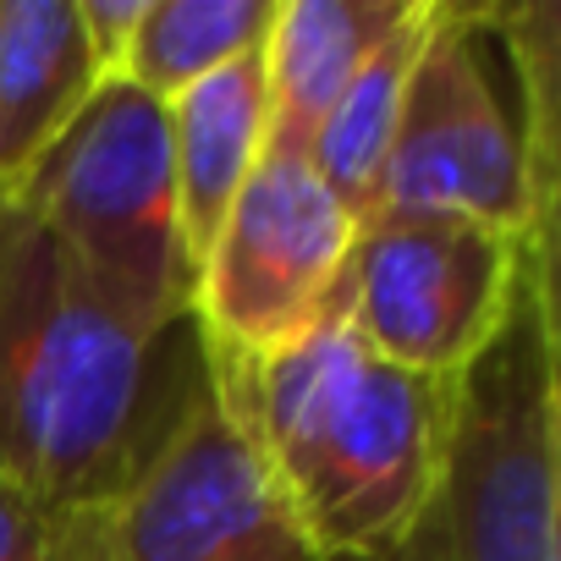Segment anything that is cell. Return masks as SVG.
Segmentation results:
<instances>
[{"instance_id": "obj_1", "label": "cell", "mask_w": 561, "mask_h": 561, "mask_svg": "<svg viewBox=\"0 0 561 561\" xmlns=\"http://www.w3.org/2000/svg\"><path fill=\"white\" fill-rule=\"evenodd\" d=\"M176 336V331H171ZM133 325L23 209L0 204V473L39 506L105 517L198 380V342Z\"/></svg>"}, {"instance_id": "obj_2", "label": "cell", "mask_w": 561, "mask_h": 561, "mask_svg": "<svg viewBox=\"0 0 561 561\" xmlns=\"http://www.w3.org/2000/svg\"><path fill=\"white\" fill-rule=\"evenodd\" d=\"M204 375L275 473L314 561H380L408 534L435 479L451 380L369 353L342 304L293 347L259 364L204 358Z\"/></svg>"}, {"instance_id": "obj_3", "label": "cell", "mask_w": 561, "mask_h": 561, "mask_svg": "<svg viewBox=\"0 0 561 561\" xmlns=\"http://www.w3.org/2000/svg\"><path fill=\"white\" fill-rule=\"evenodd\" d=\"M380 561H561L556 253L528 264L512 320L451 380L430 495Z\"/></svg>"}, {"instance_id": "obj_4", "label": "cell", "mask_w": 561, "mask_h": 561, "mask_svg": "<svg viewBox=\"0 0 561 561\" xmlns=\"http://www.w3.org/2000/svg\"><path fill=\"white\" fill-rule=\"evenodd\" d=\"M12 209L45 226L149 336L187 325L193 264L176 220L171 116L149 94L100 83Z\"/></svg>"}, {"instance_id": "obj_5", "label": "cell", "mask_w": 561, "mask_h": 561, "mask_svg": "<svg viewBox=\"0 0 561 561\" xmlns=\"http://www.w3.org/2000/svg\"><path fill=\"white\" fill-rule=\"evenodd\" d=\"M358 220L325 193L309 160L264 154L193 275L198 353L215 364H259L293 347L342 304Z\"/></svg>"}, {"instance_id": "obj_6", "label": "cell", "mask_w": 561, "mask_h": 561, "mask_svg": "<svg viewBox=\"0 0 561 561\" xmlns=\"http://www.w3.org/2000/svg\"><path fill=\"white\" fill-rule=\"evenodd\" d=\"M484 7L440 0V23L402 100L380 215L473 220L517 237L534 253H556V231L534 209L517 116L501 105L484 72Z\"/></svg>"}, {"instance_id": "obj_7", "label": "cell", "mask_w": 561, "mask_h": 561, "mask_svg": "<svg viewBox=\"0 0 561 561\" xmlns=\"http://www.w3.org/2000/svg\"><path fill=\"white\" fill-rule=\"evenodd\" d=\"M539 253L506 231L440 215H380L358 226L342 314L397 369L457 380L512 320Z\"/></svg>"}, {"instance_id": "obj_8", "label": "cell", "mask_w": 561, "mask_h": 561, "mask_svg": "<svg viewBox=\"0 0 561 561\" xmlns=\"http://www.w3.org/2000/svg\"><path fill=\"white\" fill-rule=\"evenodd\" d=\"M100 561H314L275 473L204 369L149 462L105 506Z\"/></svg>"}, {"instance_id": "obj_9", "label": "cell", "mask_w": 561, "mask_h": 561, "mask_svg": "<svg viewBox=\"0 0 561 561\" xmlns=\"http://www.w3.org/2000/svg\"><path fill=\"white\" fill-rule=\"evenodd\" d=\"M402 7L408 0H275V23L264 34V154L309 160L325 116Z\"/></svg>"}, {"instance_id": "obj_10", "label": "cell", "mask_w": 561, "mask_h": 561, "mask_svg": "<svg viewBox=\"0 0 561 561\" xmlns=\"http://www.w3.org/2000/svg\"><path fill=\"white\" fill-rule=\"evenodd\" d=\"M94 89L72 0H0V204H18Z\"/></svg>"}, {"instance_id": "obj_11", "label": "cell", "mask_w": 561, "mask_h": 561, "mask_svg": "<svg viewBox=\"0 0 561 561\" xmlns=\"http://www.w3.org/2000/svg\"><path fill=\"white\" fill-rule=\"evenodd\" d=\"M171 116V165H176V220L182 253L198 275L204 248L215 242L226 209L264 160L270 94H264V45L193 83L165 105Z\"/></svg>"}, {"instance_id": "obj_12", "label": "cell", "mask_w": 561, "mask_h": 561, "mask_svg": "<svg viewBox=\"0 0 561 561\" xmlns=\"http://www.w3.org/2000/svg\"><path fill=\"white\" fill-rule=\"evenodd\" d=\"M435 23H440V0H408L402 18L369 50V61L358 67V78L347 83V94L336 100V111L325 116V127L309 149L314 176L358 226H369L380 215V187H386V160L397 144L402 100H408L413 67H419Z\"/></svg>"}, {"instance_id": "obj_13", "label": "cell", "mask_w": 561, "mask_h": 561, "mask_svg": "<svg viewBox=\"0 0 561 561\" xmlns=\"http://www.w3.org/2000/svg\"><path fill=\"white\" fill-rule=\"evenodd\" d=\"M270 23L275 0H149L116 83L149 94L154 105H171L193 83L259 50Z\"/></svg>"}, {"instance_id": "obj_14", "label": "cell", "mask_w": 561, "mask_h": 561, "mask_svg": "<svg viewBox=\"0 0 561 561\" xmlns=\"http://www.w3.org/2000/svg\"><path fill=\"white\" fill-rule=\"evenodd\" d=\"M484 34L506 50L517 72V133L528 154L534 209L556 231L561 209V12L550 0L484 7Z\"/></svg>"}, {"instance_id": "obj_15", "label": "cell", "mask_w": 561, "mask_h": 561, "mask_svg": "<svg viewBox=\"0 0 561 561\" xmlns=\"http://www.w3.org/2000/svg\"><path fill=\"white\" fill-rule=\"evenodd\" d=\"M0 561H100V517L50 512L0 473Z\"/></svg>"}, {"instance_id": "obj_16", "label": "cell", "mask_w": 561, "mask_h": 561, "mask_svg": "<svg viewBox=\"0 0 561 561\" xmlns=\"http://www.w3.org/2000/svg\"><path fill=\"white\" fill-rule=\"evenodd\" d=\"M72 12H78V34H83L94 78L116 83L122 61L133 50V34H138V23L149 12V0H72Z\"/></svg>"}]
</instances>
